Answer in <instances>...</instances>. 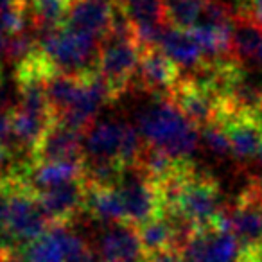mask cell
<instances>
[{
    "label": "cell",
    "mask_w": 262,
    "mask_h": 262,
    "mask_svg": "<svg viewBox=\"0 0 262 262\" xmlns=\"http://www.w3.org/2000/svg\"><path fill=\"white\" fill-rule=\"evenodd\" d=\"M84 176L83 160H56L43 162V164H31L27 165L24 180L29 183L31 189L41 190L49 187L69 183L74 180H81Z\"/></svg>",
    "instance_id": "2e32d148"
},
{
    "label": "cell",
    "mask_w": 262,
    "mask_h": 262,
    "mask_svg": "<svg viewBox=\"0 0 262 262\" xmlns=\"http://www.w3.org/2000/svg\"><path fill=\"white\" fill-rule=\"evenodd\" d=\"M11 2H15V0H0V8L6 6V4H11Z\"/></svg>",
    "instance_id": "e575fe53"
},
{
    "label": "cell",
    "mask_w": 262,
    "mask_h": 262,
    "mask_svg": "<svg viewBox=\"0 0 262 262\" xmlns=\"http://www.w3.org/2000/svg\"><path fill=\"white\" fill-rule=\"evenodd\" d=\"M126 15L137 24H167L165 22V13L162 0H131L124 8Z\"/></svg>",
    "instance_id": "d4e9b609"
},
{
    "label": "cell",
    "mask_w": 262,
    "mask_h": 262,
    "mask_svg": "<svg viewBox=\"0 0 262 262\" xmlns=\"http://www.w3.org/2000/svg\"><path fill=\"white\" fill-rule=\"evenodd\" d=\"M47 214L38 201L36 190L24 178L8 182V235L16 250L40 239L51 228Z\"/></svg>",
    "instance_id": "5b68a950"
},
{
    "label": "cell",
    "mask_w": 262,
    "mask_h": 262,
    "mask_svg": "<svg viewBox=\"0 0 262 262\" xmlns=\"http://www.w3.org/2000/svg\"><path fill=\"white\" fill-rule=\"evenodd\" d=\"M84 137L86 133L77 131L59 120H52L41 140L29 153L31 164H43L56 160H83Z\"/></svg>",
    "instance_id": "7c38bea8"
},
{
    "label": "cell",
    "mask_w": 262,
    "mask_h": 262,
    "mask_svg": "<svg viewBox=\"0 0 262 262\" xmlns=\"http://www.w3.org/2000/svg\"><path fill=\"white\" fill-rule=\"evenodd\" d=\"M257 158H258V162H260V165H262V144H260V149H258V155H257Z\"/></svg>",
    "instance_id": "d590c367"
},
{
    "label": "cell",
    "mask_w": 262,
    "mask_h": 262,
    "mask_svg": "<svg viewBox=\"0 0 262 262\" xmlns=\"http://www.w3.org/2000/svg\"><path fill=\"white\" fill-rule=\"evenodd\" d=\"M219 122L225 127L232 147V157L239 164L257 158L262 144V122L253 113H228Z\"/></svg>",
    "instance_id": "5bb4252c"
},
{
    "label": "cell",
    "mask_w": 262,
    "mask_h": 262,
    "mask_svg": "<svg viewBox=\"0 0 262 262\" xmlns=\"http://www.w3.org/2000/svg\"><path fill=\"white\" fill-rule=\"evenodd\" d=\"M115 2L113 0H72L65 26L104 38L112 26Z\"/></svg>",
    "instance_id": "9a60e30c"
},
{
    "label": "cell",
    "mask_w": 262,
    "mask_h": 262,
    "mask_svg": "<svg viewBox=\"0 0 262 262\" xmlns=\"http://www.w3.org/2000/svg\"><path fill=\"white\" fill-rule=\"evenodd\" d=\"M253 16L262 24V0H250V6H248Z\"/></svg>",
    "instance_id": "f546056e"
},
{
    "label": "cell",
    "mask_w": 262,
    "mask_h": 262,
    "mask_svg": "<svg viewBox=\"0 0 262 262\" xmlns=\"http://www.w3.org/2000/svg\"><path fill=\"white\" fill-rule=\"evenodd\" d=\"M83 79L84 74L67 72H52L45 79V94H47V101L54 119L76 102L83 90Z\"/></svg>",
    "instance_id": "44dd1931"
},
{
    "label": "cell",
    "mask_w": 262,
    "mask_h": 262,
    "mask_svg": "<svg viewBox=\"0 0 262 262\" xmlns=\"http://www.w3.org/2000/svg\"><path fill=\"white\" fill-rule=\"evenodd\" d=\"M146 262H187V260L180 251L167 250V251H160V253L149 255Z\"/></svg>",
    "instance_id": "f1b7e54d"
},
{
    "label": "cell",
    "mask_w": 262,
    "mask_h": 262,
    "mask_svg": "<svg viewBox=\"0 0 262 262\" xmlns=\"http://www.w3.org/2000/svg\"><path fill=\"white\" fill-rule=\"evenodd\" d=\"M38 51V33L33 27H26L24 31L6 36L4 58L13 65H18L24 59Z\"/></svg>",
    "instance_id": "cb8c5ba5"
},
{
    "label": "cell",
    "mask_w": 262,
    "mask_h": 262,
    "mask_svg": "<svg viewBox=\"0 0 262 262\" xmlns=\"http://www.w3.org/2000/svg\"><path fill=\"white\" fill-rule=\"evenodd\" d=\"M207 0H162L165 22L171 27L190 31L201 20Z\"/></svg>",
    "instance_id": "603a6c76"
},
{
    "label": "cell",
    "mask_w": 262,
    "mask_h": 262,
    "mask_svg": "<svg viewBox=\"0 0 262 262\" xmlns=\"http://www.w3.org/2000/svg\"><path fill=\"white\" fill-rule=\"evenodd\" d=\"M27 165L29 160L18 162V149H13L9 144H0V183L24 178Z\"/></svg>",
    "instance_id": "484cf974"
},
{
    "label": "cell",
    "mask_w": 262,
    "mask_h": 262,
    "mask_svg": "<svg viewBox=\"0 0 262 262\" xmlns=\"http://www.w3.org/2000/svg\"><path fill=\"white\" fill-rule=\"evenodd\" d=\"M262 41V24L253 16V13L243 6L233 15L232 26V54L239 63L255 58L258 45Z\"/></svg>",
    "instance_id": "ffe728a7"
},
{
    "label": "cell",
    "mask_w": 262,
    "mask_h": 262,
    "mask_svg": "<svg viewBox=\"0 0 262 262\" xmlns=\"http://www.w3.org/2000/svg\"><path fill=\"white\" fill-rule=\"evenodd\" d=\"M126 208V221L129 225L140 226L157 215L164 214L160 190L153 182L140 174L137 169H127L122 180L117 183Z\"/></svg>",
    "instance_id": "ba28073f"
},
{
    "label": "cell",
    "mask_w": 262,
    "mask_h": 262,
    "mask_svg": "<svg viewBox=\"0 0 262 262\" xmlns=\"http://www.w3.org/2000/svg\"><path fill=\"white\" fill-rule=\"evenodd\" d=\"M140 54L142 49L135 38L104 36L101 40L95 70L110 86L113 101L135 84Z\"/></svg>",
    "instance_id": "8992f818"
},
{
    "label": "cell",
    "mask_w": 262,
    "mask_h": 262,
    "mask_svg": "<svg viewBox=\"0 0 262 262\" xmlns=\"http://www.w3.org/2000/svg\"><path fill=\"white\" fill-rule=\"evenodd\" d=\"M157 187L165 214L178 215L194 228L223 225L226 205L221 187L212 174L198 171L192 162Z\"/></svg>",
    "instance_id": "6da1fadb"
},
{
    "label": "cell",
    "mask_w": 262,
    "mask_h": 262,
    "mask_svg": "<svg viewBox=\"0 0 262 262\" xmlns=\"http://www.w3.org/2000/svg\"><path fill=\"white\" fill-rule=\"evenodd\" d=\"M4 43H6V40H4V31L0 29V56H4Z\"/></svg>",
    "instance_id": "1f68e13d"
},
{
    "label": "cell",
    "mask_w": 262,
    "mask_h": 262,
    "mask_svg": "<svg viewBox=\"0 0 262 262\" xmlns=\"http://www.w3.org/2000/svg\"><path fill=\"white\" fill-rule=\"evenodd\" d=\"M139 131L146 144L176 158H190L200 144V127L190 122L167 97H162L139 115Z\"/></svg>",
    "instance_id": "7a4b0ae2"
},
{
    "label": "cell",
    "mask_w": 262,
    "mask_h": 262,
    "mask_svg": "<svg viewBox=\"0 0 262 262\" xmlns=\"http://www.w3.org/2000/svg\"><path fill=\"white\" fill-rule=\"evenodd\" d=\"M36 196L51 225H72L74 219L84 214L86 182L84 178L74 180L69 183L36 190Z\"/></svg>",
    "instance_id": "30bf717a"
},
{
    "label": "cell",
    "mask_w": 262,
    "mask_h": 262,
    "mask_svg": "<svg viewBox=\"0 0 262 262\" xmlns=\"http://www.w3.org/2000/svg\"><path fill=\"white\" fill-rule=\"evenodd\" d=\"M72 0H27L29 26L40 33L65 26Z\"/></svg>",
    "instance_id": "7402d4cb"
},
{
    "label": "cell",
    "mask_w": 262,
    "mask_h": 262,
    "mask_svg": "<svg viewBox=\"0 0 262 262\" xmlns=\"http://www.w3.org/2000/svg\"><path fill=\"white\" fill-rule=\"evenodd\" d=\"M124 127H126V122H115V120L94 124L84 137L83 158H112V160L120 162Z\"/></svg>",
    "instance_id": "ac0fdd59"
},
{
    "label": "cell",
    "mask_w": 262,
    "mask_h": 262,
    "mask_svg": "<svg viewBox=\"0 0 262 262\" xmlns=\"http://www.w3.org/2000/svg\"><path fill=\"white\" fill-rule=\"evenodd\" d=\"M84 214L92 219L110 225V223H127L126 221V208L120 196L119 189L115 187H102L90 185L86 183V205Z\"/></svg>",
    "instance_id": "d6986e66"
},
{
    "label": "cell",
    "mask_w": 262,
    "mask_h": 262,
    "mask_svg": "<svg viewBox=\"0 0 262 262\" xmlns=\"http://www.w3.org/2000/svg\"><path fill=\"white\" fill-rule=\"evenodd\" d=\"M160 49L185 72H194L205 63V54L190 31L167 26L160 40Z\"/></svg>",
    "instance_id": "e0dca14e"
},
{
    "label": "cell",
    "mask_w": 262,
    "mask_h": 262,
    "mask_svg": "<svg viewBox=\"0 0 262 262\" xmlns=\"http://www.w3.org/2000/svg\"><path fill=\"white\" fill-rule=\"evenodd\" d=\"M255 59L262 65V41H260V45H258V51H257V54H255Z\"/></svg>",
    "instance_id": "d6a6232c"
},
{
    "label": "cell",
    "mask_w": 262,
    "mask_h": 262,
    "mask_svg": "<svg viewBox=\"0 0 262 262\" xmlns=\"http://www.w3.org/2000/svg\"><path fill=\"white\" fill-rule=\"evenodd\" d=\"M223 225L237 237L246 262H262V180L251 182L225 208Z\"/></svg>",
    "instance_id": "277c9868"
},
{
    "label": "cell",
    "mask_w": 262,
    "mask_h": 262,
    "mask_svg": "<svg viewBox=\"0 0 262 262\" xmlns=\"http://www.w3.org/2000/svg\"><path fill=\"white\" fill-rule=\"evenodd\" d=\"M201 137H203V142L208 147V151H212L215 157H228V155H232L228 135H226L221 122H212L208 126L201 127Z\"/></svg>",
    "instance_id": "4316f807"
},
{
    "label": "cell",
    "mask_w": 262,
    "mask_h": 262,
    "mask_svg": "<svg viewBox=\"0 0 262 262\" xmlns=\"http://www.w3.org/2000/svg\"><path fill=\"white\" fill-rule=\"evenodd\" d=\"M182 79V69L160 47L144 49L137 69L135 84L158 99L169 97Z\"/></svg>",
    "instance_id": "8fae6325"
},
{
    "label": "cell",
    "mask_w": 262,
    "mask_h": 262,
    "mask_svg": "<svg viewBox=\"0 0 262 262\" xmlns=\"http://www.w3.org/2000/svg\"><path fill=\"white\" fill-rule=\"evenodd\" d=\"M11 140V110L0 108V144H9Z\"/></svg>",
    "instance_id": "83f0119b"
},
{
    "label": "cell",
    "mask_w": 262,
    "mask_h": 262,
    "mask_svg": "<svg viewBox=\"0 0 262 262\" xmlns=\"http://www.w3.org/2000/svg\"><path fill=\"white\" fill-rule=\"evenodd\" d=\"M257 117H258V120L262 122V95H260V102H258V108H257Z\"/></svg>",
    "instance_id": "836d02e7"
},
{
    "label": "cell",
    "mask_w": 262,
    "mask_h": 262,
    "mask_svg": "<svg viewBox=\"0 0 262 262\" xmlns=\"http://www.w3.org/2000/svg\"><path fill=\"white\" fill-rule=\"evenodd\" d=\"M4 83V77H2V72H0V84Z\"/></svg>",
    "instance_id": "8d00e7d4"
},
{
    "label": "cell",
    "mask_w": 262,
    "mask_h": 262,
    "mask_svg": "<svg viewBox=\"0 0 262 262\" xmlns=\"http://www.w3.org/2000/svg\"><path fill=\"white\" fill-rule=\"evenodd\" d=\"M182 255L187 262H246L237 237L225 225L194 228Z\"/></svg>",
    "instance_id": "52a82bcc"
},
{
    "label": "cell",
    "mask_w": 262,
    "mask_h": 262,
    "mask_svg": "<svg viewBox=\"0 0 262 262\" xmlns=\"http://www.w3.org/2000/svg\"><path fill=\"white\" fill-rule=\"evenodd\" d=\"M97 253L102 262H146L147 255L140 243L139 230L129 223L104 225L97 241Z\"/></svg>",
    "instance_id": "4fadbf2b"
},
{
    "label": "cell",
    "mask_w": 262,
    "mask_h": 262,
    "mask_svg": "<svg viewBox=\"0 0 262 262\" xmlns=\"http://www.w3.org/2000/svg\"><path fill=\"white\" fill-rule=\"evenodd\" d=\"M167 99L174 102L180 112L200 129L212 122H217L221 117L223 104L219 95L189 76H182Z\"/></svg>",
    "instance_id": "9c48e42d"
},
{
    "label": "cell",
    "mask_w": 262,
    "mask_h": 262,
    "mask_svg": "<svg viewBox=\"0 0 262 262\" xmlns=\"http://www.w3.org/2000/svg\"><path fill=\"white\" fill-rule=\"evenodd\" d=\"M38 49L54 72L86 74L97 67L101 38L61 26L38 34Z\"/></svg>",
    "instance_id": "3957f363"
},
{
    "label": "cell",
    "mask_w": 262,
    "mask_h": 262,
    "mask_svg": "<svg viewBox=\"0 0 262 262\" xmlns=\"http://www.w3.org/2000/svg\"><path fill=\"white\" fill-rule=\"evenodd\" d=\"M86 262H102V258L99 257V253L94 250V251H92V253H90V257L86 258Z\"/></svg>",
    "instance_id": "4dcf8cb0"
}]
</instances>
